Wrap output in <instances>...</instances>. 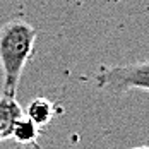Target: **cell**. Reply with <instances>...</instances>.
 Instances as JSON below:
<instances>
[{
  "instance_id": "7a4b0ae2",
  "label": "cell",
  "mask_w": 149,
  "mask_h": 149,
  "mask_svg": "<svg viewBox=\"0 0 149 149\" xmlns=\"http://www.w3.org/2000/svg\"><path fill=\"white\" fill-rule=\"evenodd\" d=\"M96 82L101 89L115 94H122L130 89H141L149 93V60L127 65L101 67Z\"/></svg>"
},
{
  "instance_id": "3957f363",
  "label": "cell",
  "mask_w": 149,
  "mask_h": 149,
  "mask_svg": "<svg viewBox=\"0 0 149 149\" xmlns=\"http://www.w3.org/2000/svg\"><path fill=\"white\" fill-rule=\"evenodd\" d=\"M22 117H24V110L17 103V100L12 96L2 94L0 96V130L3 135V141L12 135L14 125Z\"/></svg>"
},
{
  "instance_id": "8992f818",
  "label": "cell",
  "mask_w": 149,
  "mask_h": 149,
  "mask_svg": "<svg viewBox=\"0 0 149 149\" xmlns=\"http://www.w3.org/2000/svg\"><path fill=\"white\" fill-rule=\"evenodd\" d=\"M132 149H149V146H139V148H132Z\"/></svg>"
},
{
  "instance_id": "277c9868",
  "label": "cell",
  "mask_w": 149,
  "mask_h": 149,
  "mask_svg": "<svg viewBox=\"0 0 149 149\" xmlns=\"http://www.w3.org/2000/svg\"><path fill=\"white\" fill-rule=\"evenodd\" d=\"M24 115L34 122L38 127H43L46 123H50V120L53 118L55 115V106L50 100L46 98H34L29 104H28V110L24 111Z\"/></svg>"
},
{
  "instance_id": "5b68a950",
  "label": "cell",
  "mask_w": 149,
  "mask_h": 149,
  "mask_svg": "<svg viewBox=\"0 0 149 149\" xmlns=\"http://www.w3.org/2000/svg\"><path fill=\"white\" fill-rule=\"evenodd\" d=\"M38 135H40V127L24 115L14 125V130H12L10 137L19 144H36Z\"/></svg>"
},
{
  "instance_id": "52a82bcc",
  "label": "cell",
  "mask_w": 149,
  "mask_h": 149,
  "mask_svg": "<svg viewBox=\"0 0 149 149\" xmlns=\"http://www.w3.org/2000/svg\"><path fill=\"white\" fill-rule=\"evenodd\" d=\"M3 141V135H2V130H0V142Z\"/></svg>"
},
{
  "instance_id": "6da1fadb",
  "label": "cell",
  "mask_w": 149,
  "mask_h": 149,
  "mask_svg": "<svg viewBox=\"0 0 149 149\" xmlns=\"http://www.w3.org/2000/svg\"><path fill=\"white\" fill-rule=\"evenodd\" d=\"M36 41V29L24 19H12L0 28L2 94L15 98L21 75L28 65Z\"/></svg>"
}]
</instances>
